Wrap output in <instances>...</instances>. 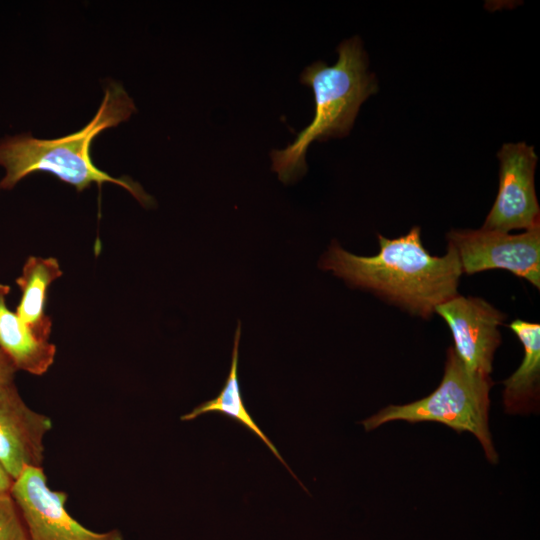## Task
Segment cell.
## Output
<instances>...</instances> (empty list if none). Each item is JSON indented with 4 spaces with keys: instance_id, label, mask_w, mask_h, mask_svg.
I'll list each match as a JSON object with an SVG mask.
<instances>
[{
    "instance_id": "cell-10",
    "label": "cell",
    "mask_w": 540,
    "mask_h": 540,
    "mask_svg": "<svg viewBox=\"0 0 540 540\" xmlns=\"http://www.w3.org/2000/svg\"><path fill=\"white\" fill-rule=\"evenodd\" d=\"M510 329L524 348L518 369L503 381V405L508 414L524 415L536 412L540 393V325L520 319Z\"/></svg>"
},
{
    "instance_id": "cell-7",
    "label": "cell",
    "mask_w": 540,
    "mask_h": 540,
    "mask_svg": "<svg viewBox=\"0 0 540 540\" xmlns=\"http://www.w3.org/2000/svg\"><path fill=\"white\" fill-rule=\"evenodd\" d=\"M499 189L482 227L509 233L539 225L534 175L538 157L525 142L505 143L497 153Z\"/></svg>"
},
{
    "instance_id": "cell-4",
    "label": "cell",
    "mask_w": 540,
    "mask_h": 540,
    "mask_svg": "<svg viewBox=\"0 0 540 540\" xmlns=\"http://www.w3.org/2000/svg\"><path fill=\"white\" fill-rule=\"evenodd\" d=\"M490 377L470 372L453 347L448 348L445 369L438 387L428 396L403 405H389L361 421L366 431L392 421L437 422L453 430L473 434L487 460L496 464L498 454L489 428Z\"/></svg>"
},
{
    "instance_id": "cell-6",
    "label": "cell",
    "mask_w": 540,
    "mask_h": 540,
    "mask_svg": "<svg viewBox=\"0 0 540 540\" xmlns=\"http://www.w3.org/2000/svg\"><path fill=\"white\" fill-rule=\"evenodd\" d=\"M10 495L30 540H124L117 529L96 532L74 519L65 508L67 494L49 488L43 468L25 467L13 481Z\"/></svg>"
},
{
    "instance_id": "cell-14",
    "label": "cell",
    "mask_w": 540,
    "mask_h": 540,
    "mask_svg": "<svg viewBox=\"0 0 540 540\" xmlns=\"http://www.w3.org/2000/svg\"><path fill=\"white\" fill-rule=\"evenodd\" d=\"M0 540H30L24 519L10 493L0 495Z\"/></svg>"
},
{
    "instance_id": "cell-11",
    "label": "cell",
    "mask_w": 540,
    "mask_h": 540,
    "mask_svg": "<svg viewBox=\"0 0 540 540\" xmlns=\"http://www.w3.org/2000/svg\"><path fill=\"white\" fill-rule=\"evenodd\" d=\"M62 274L57 259L31 256L25 262L22 274L16 279L22 296L15 313L41 341H49L52 329V320L45 313L47 289Z\"/></svg>"
},
{
    "instance_id": "cell-2",
    "label": "cell",
    "mask_w": 540,
    "mask_h": 540,
    "mask_svg": "<svg viewBox=\"0 0 540 540\" xmlns=\"http://www.w3.org/2000/svg\"><path fill=\"white\" fill-rule=\"evenodd\" d=\"M135 111V104L123 86L111 82L105 87L97 113L82 129L56 139H38L30 133L0 139V166L5 170L0 189H13L26 176L46 172L74 186L79 192L92 183L98 187L106 182L117 184L143 206H152L153 198L137 182L110 176L94 164L90 154L91 144L98 134L127 121Z\"/></svg>"
},
{
    "instance_id": "cell-15",
    "label": "cell",
    "mask_w": 540,
    "mask_h": 540,
    "mask_svg": "<svg viewBox=\"0 0 540 540\" xmlns=\"http://www.w3.org/2000/svg\"><path fill=\"white\" fill-rule=\"evenodd\" d=\"M16 371L13 362L0 349V385L13 382Z\"/></svg>"
},
{
    "instance_id": "cell-8",
    "label": "cell",
    "mask_w": 540,
    "mask_h": 540,
    "mask_svg": "<svg viewBox=\"0 0 540 540\" xmlns=\"http://www.w3.org/2000/svg\"><path fill=\"white\" fill-rule=\"evenodd\" d=\"M435 312L449 326L454 351L472 373L490 377L494 353L501 337L498 327L505 315L478 297L456 295L440 304Z\"/></svg>"
},
{
    "instance_id": "cell-1",
    "label": "cell",
    "mask_w": 540,
    "mask_h": 540,
    "mask_svg": "<svg viewBox=\"0 0 540 540\" xmlns=\"http://www.w3.org/2000/svg\"><path fill=\"white\" fill-rule=\"evenodd\" d=\"M420 228L388 239L378 235L380 251L358 256L333 242L321 261L324 270L354 287L370 290L412 314L430 317L442 303L458 295L463 273L455 248L448 243L443 256L423 246Z\"/></svg>"
},
{
    "instance_id": "cell-3",
    "label": "cell",
    "mask_w": 540,
    "mask_h": 540,
    "mask_svg": "<svg viewBox=\"0 0 540 540\" xmlns=\"http://www.w3.org/2000/svg\"><path fill=\"white\" fill-rule=\"evenodd\" d=\"M337 52L333 66L316 61L301 74V82L313 90L315 113L290 145L271 152L272 169L283 183L305 174L306 151L313 141L347 135L361 104L378 89L374 74L367 69V55L359 37L342 42Z\"/></svg>"
},
{
    "instance_id": "cell-12",
    "label": "cell",
    "mask_w": 540,
    "mask_h": 540,
    "mask_svg": "<svg viewBox=\"0 0 540 540\" xmlns=\"http://www.w3.org/2000/svg\"><path fill=\"white\" fill-rule=\"evenodd\" d=\"M9 292L8 285L0 284V349L17 370L43 375L54 362L56 347L49 341L37 339L16 313L8 309Z\"/></svg>"
},
{
    "instance_id": "cell-13",
    "label": "cell",
    "mask_w": 540,
    "mask_h": 540,
    "mask_svg": "<svg viewBox=\"0 0 540 540\" xmlns=\"http://www.w3.org/2000/svg\"><path fill=\"white\" fill-rule=\"evenodd\" d=\"M241 336V324L238 321V325L235 331L234 344L232 351V361L230 371L225 380L223 388L219 394L208 401H205L195 407L191 412L181 416L182 421H190L197 418L200 415L209 412H220L223 415L230 417L238 421L241 425L246 427L249 431L254 433L264 444L270 449L274 456L288 469L290 474L295 477L299 482L296 475L292 472L291 468L287 465L285 460L280 455L278 449L271 442V440L264 434L260 427L256 424L246 409L241 394L240 383L238 379V357H239V341ZM300 483V482H299ZM302 485V483H300Z\"/></svg>"
},
{
    "instance_id": "cell-9",
    "label": "cell",
    "mask_w": 540,
    "mask_h": 540,
    "mask_svg": "<svg viewBox=\"0 0 540 540\" xmlns=\"http://www.w3.org/2000/svg\"><path fill=\"white\" fill-rule=\"evenodd\" d=\"M51 419L30 409L13 382L0 385V465L14 481L25 467L43 468Z\"/></svg>"
},
{
    "instance_id": "cell-16",
    "label": "cell",
    "mask_w": 540,
    "mask_h": 540,
    "mask_svg": "<svg viewBox=\"0 0 540 540\" xmlns=\"http://www.w3.org/2000/svg\"><path fill=\"white\" fill-rule=\"evenodd\" d=\"M13 480L0 465V495L9 494Z\"/></svg>"
},
{
    "instance_id": "cell-5",
    "label": "cell",
    "mask_w": 540,
    "mask_h": 540,
    "mask_svg": "<svg viewBox=\"0 0 540 540\" xmlns=\"http://www.w3.org/2000/svg\"><path fill=\"white\" fill-rule=\"evenodd\" d=\"M459 257L462 272L474 274L503 269L540 287V224L520 234L497 230H451L447 234Z\"/></svg>"
}]
</instances>
